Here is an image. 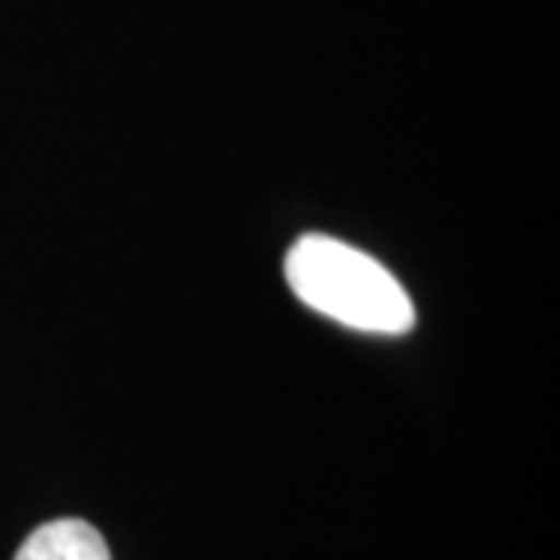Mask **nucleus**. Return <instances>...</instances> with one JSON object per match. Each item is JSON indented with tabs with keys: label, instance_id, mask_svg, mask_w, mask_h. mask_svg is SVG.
Masks as SVG:
<instances>
[{
	"label": "nucleus",
	"instance_id": "f257e3e1",
	"mask_svg": "<svg viewBox=\"0 0 560 560\" xmlns=\"http://www.w3.org/2000/svg\"><path fill=\"white\" fill-rule=\"evenodd\" d=\"M290 290L308 308L364 334H405L415 327V305L381 261L349 243L305 234L287 253Z\"/></svg>",
	"mask_w": 560,
	"mask_h": 560
},
{
	"label": "nucleus",
	"instance_id": "f03ea898",
	"mask_svg": "<svg viewBox=\"0 0 560 560\" xmlns=\"http://www.w3.org/2000/svg\"><path fill=\"white\" fill-rule=\"evenodd\" d=\"M16 560H113L103 536L84 521H54L22 541Z\"/></svg>",
	"mask_w": 560,
	"mask_h": 560
}]
</instances>
